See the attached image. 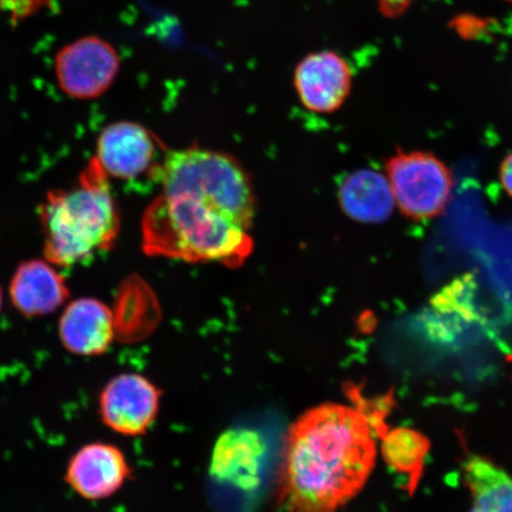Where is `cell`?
<instances>
[{
    "label": "cell",
    "mask_w": 512,
    "mask_h": 512,
    "mask_svg": "<svg viewBox=\"0 0 512 512\" xmlns=\"http://www.w3.org/2000/svg\"><path fill=\"white\" fill-rule=\"evenodd\" d=\"M396 206L414 221L434 219L451 200L454 179L443 160L425 151H399L387 162Z\"/></svg>",
    "instance_id": "5b68a950"
},
{
    "label": "cell",
    "mask_w": 512,
    "mask_h": 512,
    "mask_svg": "<svg viewBox=\"0 0 512 512\" xmlns=\"http://www.w3.org/2000/svg\"><path fill=\"white\" fill-rule=\"evenodd\" d=\"M381 14L384 17L395 18L399 17L408 9L412 0H377Z\"/></svg>",
    "instance_id": "e0dca14e"
},
{
    "label": "cell",
    "mask_w": 512,
    "mask_h": 512,
    "mask_svg": "<svg viewBox=\"0 0 512 512\" xmlns=\"http://www.w3.org/2000/svg\"><path fill=\"white\" fill-rule=\"evenodd\" d=\"M339 202L345 214L363 223L387 221L396 204L388 178L374 170H358L345 178Z\"/></svg>",
    "instance_id": "5bb4252c"
},
{
    "label": "cell",
    "mask_w": 512,
    "mask_h": 512,
    "mask_svg": "<svg viewBox=\"0 0 512 512\" xmlns=\"http://www.w3.org/2000/svg\"><path fill=\"white\" fill-rule=\"evenodd\" d=\"M155 138L142 125L120 121L108 125L96 144V156L108 177L133 179L152 170Z\"/></svg>",
    "instance_id": "8fae6325"
},
{
    "label": "cell",
    "mask_w": 512,
    "mask_h": 512,
    "mask_svg": "<svg viewBox=\"0 0 512 512\" xmlns=\"http://www.w3.org/2000/svg\"><path fill=\"white\" fill-rule=\"evenodd\" d=\"M151 171H155L163 194L197 198L251 229L255 216L253 185L238 160L227 153L197 147L170 151Z\"/></svg>",
    "instance_id": "277c9868"
},
{
    "label": "cell",
    "mask_w": 512,
    "mask_h": 512,
    "mask_svg": "<svg viewBox=\"0 0 512 512\" xmlns=\"http://www.w3.org/2000/svg\"><path fill=\"white\" fill-rule=\"evenodd\" d=\"M499 179L504 191L512 198V152L504 158L499 168Z\"/></svg>",
    "instance_id": "ac0fdd59"
},
{
    "label": "cell",
    "mask_w": 512,
    "mask_h": 512,
    "mask_svg": "<svg viewBox=\"0 0 512 512\" xmlns=\"http://www.w3.org/2000/svg\"><path fill=\"white\" fill-rule=\"evenodd\" d=\"M120 56L104 38L86 36L64 46L55 57V76L61 91L76 100L104 95L117 79Z\"/></svg>",
    "instance_id": "8992f818"
},
{
    "label": "cell",
    "mask_w": 512,
    "mask_h": 512,
    "mask_svg": "<svg viewBox=\"0 0 512 512\" xmlns=\"http://www.w3.org/2000/svg\"><path fill=\"white\" fill-rule=\"evenodd\" d=\"M146 254L187 262L238 267L253 252L249 230L210 204L181 194H162L143 217Z\"/></svg>",
    "instance_id": "7a4b0ae2"
},
{
    "label": "cell",
    "mask_w": 512,
    "mask_h": 512,
    "mask_svg": "<svg viewBox=\"0 0 512 512\" xmlns=\"http://www.w3.org/2000/svg\"><path fill=\"white\" fill-rule=\"evenodd\" d=\"M428 451V439L411 428L398 427L381 433L384 462L390 469L407 476L413 489L424 472Z\"/></svg>",
    "instance_id": "2e32d148"
},
{
    "label": "cell",
    "mask_w": 512,
    "mask_h": 512,
    "mask_svg": "<svg viewBox=\"0 0 512 512\" xmlns=\"http://www.w3.org/2000/svg\"><path fill=\"white\" fill-rule=\"evenodd\" d=\"M40 219L44 258L55 266L79 264L114 245L119 210L98 160L88 163L74 187L48 192Z\"/></svg>",
    "instance_id": "3957f363"
},
{
    "label": "cell",
    "mask_w": 512,
    "mask_h": 512,
    "mask_svg": "<svg viewBox=\"0 0 512 512\" xmlns=\"http://www.w3.org/2000/svg\"><path fill=\"white\" fill-rule=\"evenodd\" d=\"M3 310V291L2 288H0V315H2Z\"/></svg>",
    "instance_id": "d6986e66"
},
{
    "label": "cell",
    "mask_w": 512,
    "mask_h": 512,
    "mask_svg": "<svg viewBox=\"0 0 512 512\" xmlns=\"http://www.w3.org/2000/svg\"><path fill=\"white\" fill-rule=\"evenodd\" d=\"M57 336L63 349L74 356L105 355L117 339L114 311L91 297L68 302L57 325Z\"/></svg>",
    "instance_id": "30bf717a"
},
{
    "label": "cell",
    "mask_w": 512,
    "mask_h": 512,
    "mask_svg": "<svg viewBox=\"0 0 512 512\" xmlns=\"http://www.w3.org/2000/svg\"><path fill=\"white\" fill-rule=\"evenodd\" d=\"M162 392L147 377L123 373L112 377L98 398L102 425L124 437H142L157 419Z\"/></svg>",
    "instance_id": "52a82bcc"
},
{
    "label": "cell",
    "mask_w": 512,
    "mask_h": 512,
    "mask_svg": "<svg viewBox=\"0 0 512 512\" xmlns=\"http://www.w3.org/2000/svg\"><path fill=\"white\" fill-rule=\"evenodd\" d=\"M463 477L472 498L470 512H512V477L490 459L467 457Z\"/></svg>",
    "instance_id": "9a60e30c"
},
{
    "label": "cell",
    "mask_w": 512,
    "mask_h": 512,
    "mask_svg": "<svg viewBox=\"0 0 512 512\" xmlns=\"http://www.w3.org/2000/svg\"><path fill=\"white\" fill-rule=\"evenodd\" d=\"M131 477L130 463L117 445L93 441L70 457L64 483L85 501L100 502L117 495Z\"/></svg>",
    "instance_id": "ba28073f"
},
{
    "label": "cell",
    "mask_w": 512,
    "mask_h": 512,
    "mask_svg": "<svg viewBox=\"0 0 512 512\" xmlns=\"http://www.w3.org/2000/svg\"><path fill=\"white\" fill-rule=\"evenodd\" d=\"M352 72L347 60L332 50L304 57L294 70V88L307 110L334 113L349 98Z\"/></svg>",
    "instance_id": "9c48e42d"
},
{
    "label": "cell",
    "mask_w": 512,
    "mask_h": 512,
    "mask_svg": "<svg viewBox=\"0 0 512 512\" xmlns=\"http://www.w3.org/2000/svg\"><path fill=\"white\" fill-rule=\"evenodd\" d=\"M508 2H512V0H508Z\"/></svg>",
    "instance_id": "ffe728a7"
},
{
    "label": "cell",
    "mask_w": 512,
    "mask_h": 512,
    "mask_svg": "<svg viewBox=\"0 0 512 512\" xmlns=\"http://www.w3.org/2000/svg\"><path fill=\"white\" fill-rule=\"evenodd\" d=\"M377 431L361 407L323 403L286 435L277 484L281 512H338L373 472Z\"/></svg>",
    "instance_id": "6da1fadb"
},
{
    "label": "cell",
    "mask_w": 512,
    "mask_h": 512,
    "mask_svg": "<svg viewBox=\"0 0 512 512\" xmlns=\"http://www.w3.org/2000/svg\"><path fill=\"white\" fill-rule=\"evenodd\" d=\"M10 299L27 318L49 316L69 302L66 279L48 260H29L19 265L11 279Z\"/></svg>",
    "instance_id": "4fadbf2b"
},
{
    "label": "cell",
    "mask_w": 512,
    "mask_h": 512,
    "mask_svg": "<svg viewBox=\"0 0 512 512\" xmlns=\"http://www.w3.org/2000/svg\"><path fill=\"white\" fill-rule=\"evenodd\" d=\"M267 445L264 437L251 428H232L224 432L214 448L210 475L217 482L236 489L258 488Z\"/></svg>",
    "instance_id": "7c38bea8"
}]
</instances>
